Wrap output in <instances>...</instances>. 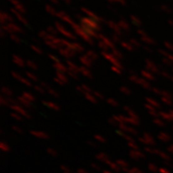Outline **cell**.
Segmentation results:
<instances>
[{
  "mask_svg": "<svg viewBox=\"0 0 173 173\" xmlns=\"http://www.w3.org/2000/svg\"><path fill=\"white\" fill-rule=\"evenodd\" d=\"M96 139L98 140V141L103 142V143H104L105 142V139L103 138L102 136H96Z\"/></svg>",
  "mask_w": 173,
  "mask_h": 173,
  "instance_id": "obj_15",
  "label": "cell"
},
{
  "mask_svg": "<svg viewBox=\"0 0 173 173\" xmlns=\"http://www.w3.org/2000/svg\"><path fill=\"white\" fill-rule=\"evenodd\" d=\"M130 157L136 161H138L140 159L145 157V154L140 151V150H131L130 151Z\"/></svg>",
  "mask_w": 173,
  "mask_h": 173,
  "instance_id": "obj_1",
  "label": "cell"
},
{
  "mask_svg": "<svg viewBox=\"0 0 173 173\" xmlns=\"http://www.w3.org/2000/svg\"><path fill=\"white\" fill-rule=\"evenodd\" d=\"M60 169L62 170L63 172H71V170L68 167H67L66 165H61Z\"/></svg>",
  "mask_w": 173,
  "mask_h": 173,
  "instance_id": "obj_12",
  "label": "cell"
},
{
  "mask_svg": "<svg viewBox=\"0 0 173 173\" xmlns=\"http://www.w3.org/2000/svg\"><path fill=\"white\" fill-rule=\"evenodd\" d=\"M138 173H144V172H143V171H140Z\"/></svg>",
  "mask_w": 173,
  "mask_h": 173,
  "instance_id": "obj_19",
  "label": "cell"
},
{
  "mask_svg": "<svg viewBox=\"0 0 173 173\" xmlns=\"http://www.w3.org/2000/svg\"><path fill=\"white\" fill-rule=\"evenodd\" d=\"M128 146L131 147L132 150H139L138 145H136V144H135V142H129Z\"/></svg>",
  "mask_w": 173,
  "mask_h": 173,
  "instance_id": "obj_9",
  "label": "cell"
},
{
  "mask_svg": "<svg viewBox=\"0 0 173 173\" xmlns=\"http://www.w3.org/2000/svg\"><path fill=\"white\" fill-rule=\"evenodd\" d=\"M75 173H78V172H75Z\"/></svg>",
  "mask_w": 173,
  "mask_h": 173,
  "instance_id": "obj_22",
  "label": "cell"
},
{
  "mask_svg": "<svg viewBox=\"0 0 173 173\" xmlns=\"http://www.w3.org/2000/svg\"><path fill=\"white\" fill-rule=\"evenodd\" d=\"M63 173H71V172H63Z\"/></svg>",
  "mask_w": 173,
  "mask_h": 173,
  "instance_id": "obj_20",
  "label": "cell"
},
{
  "mask_svg": "<svg viewBox=\"0 0 173 173\" xmlns=\"http://www.w3.org/2000/svg\"><path fill=\"white\" fill-rule=\"evenodd\" d=\"M147 168H148V170L150 171H151L153 173H156L157 171H159V169H160L156 164H152V163H150V164H147Z\"/></svg>",
  "mask_w": 173,
  "mask_h": 173,
  "instance_id": "obj_6",
  "label": "cell"
},
{
  "mask_svg": "<svg viewBox=\"0 0 173 173\" xmlns=\"http://www.w3.org/2000/svg\"><path fill=\"white\" fill-rule=\"evenodd\" d=\"M47 152L49 155L52 156H53V157H55L58 156L57 151H55V149H53V148H52V147H49V148H47Z\"/></svg>",
  "mask_w": 173,
  "mask_h": 173,
  "instance_id": "obj_8",
  "label": "cell"
},
{
  "mask_svg": "<svg viewBox=\"0 0 173 173\" xmlns=\"http://www.w3.org/2000/svg\"><path fill=\"white\" fill-rule=\"evenodd\" d=\"M32 134L34 135L35 136L39 137V138H41V139H47L48 138L47 135L45 134V133H43V132H41V131H32Z\"/></svg>",
  "mask_w": 173,
  "mask_h": 173,
  "instance_id": "obj_5",
  "label": "cell"
},
{
  "mask_svg": "<svg viewBox=\"0 0 173 173\" xmlns=\"http://www.w3.org/2000/svg\"><path fill=\"white\" fill-rule=\"evenodd\" d=\"M91 167L93 169L96 170V171H100V170H101V168L100 167V165L96 164V163H91Z\"/></svg>",
  "mask_w": 173,
  "mask_h": 173,
  "instance_id": "obj_11",
  "label": "cell"
},
{
  "mask_svg": "<svg viewBox=\"0 0 173 173\" xmlns=\"http://www.w3.org/2000/svg\"><path fill=\"white\" fill-rule=\"evenodd\" d=\"M0 149H1L2 151H3V152H7V151H9L10 147L6 143L1 142V144H0Z\"/></svg>",
  "mask_w": 173,
  "mask_h": 173,
  "instance_id": "obj_7",
  "label": "cell"
},
{
  "mask_svg": "<svg viewBox=\"0 0 173 173\" xmlns=\"http://www.w3.org/2000/svg\"><path fill=\"white\" fill-rule=\"evenodd\" d=\"M140 171V168H136V167H132V168H129L127 173H138Z\"/></svg>",
  "mask_w": 173,
  "mask_h": 173,
  "instance_id": "obj_10",
  "label": "cell"
},
{
  "mask_svg": "<svg viewBox=\"0 0 173 173\" xmlns=\"http://www.w3.org/2000/svg\"><path fill=\"white\" fill-rule=\"evenodd\" d=\"M89 144H90L91 145V146H93V147H96V144H93V143H91V142H90V143H89Z\"/></svg>",
  "mask_w": 173,
  "mask_h": 173,
  "instance_id": "obj_18",
  "label": "cell"
},
{
  "mask_svg": "<svg viewBox=\"0 0 173 173\" xmlns=\"http://www.w3.org/2000/svg\"><path fill=\"white\" fill-rule=\"evenodd\" d=\"M116 164H118L119 165V167H120V168H121V170L123 171H124V172H126V173H127V171H128V170H129V164L127 162V161H126V160H117L116 161Z\"/></svg>",
  "mask_w": 173,
  "mask_h": 173,
  "instance_id": "obj_2",
  "label": "cell"
},
{
  "mask_svg": "<svg viewBox=\"0 0 173 173\" xmlns=\"http://www.w3.org/2000/svg\"><path fill=\"white\" fill-rule=\"evenodd\" d=\"M76 172L78 173H89L88 171H86V169H84V168H79V169L77 170V171Z\"/></svg>",
  "mask_w": 173,
  "mask_h": 173,
  "instance_id": "obj_16",
  "label": "cell"
},
{
  "mask_svg": "<svg viewBox=\"0 0 173 173\" xmlns=\"http://www.w3.org/2000/svg\"><path fill=\"white\" fill-rule=\"evenodd\" d=\"M144 151H145L146 152L149 153V154H154V153H155V149H152L151 147H144Z\"/></svg>",
  "mask_w": 173,
  "mask_h": 173,
  "instance_id": "obj_13",
  "label": "cell"
},
{
  "mask_svg": "<svg viewBox=\"0 0 173 173\" xmlns=\"http://www.w3.org/2000/svg\"><path fill=\"white\" fill-rule=\"evenodd\" d=\"M27 173H33V172H27Z\"/></svg>",
  "mask_w": 173,
  "mask_h": 173,
  "instance_id": "obj_21",
  "label": "cell"
},
{
  "mask_svg": "<svg viewBox=\"0 0 173 173\" xmlns=\"http://www.w3.org/2000/svg\"><path fill=\"white\" fill-rule=\"evenodd\" d=\"M96 158L98 160L101 161V162L105 163V164L107 162V160H110L109 157L107 156V155H106L105 153H103V152H100V153H99V154H97L96 156Z\"/></svg>",
  "mask_w": 173,
  "mask_h": 173,
  "instance_id": "obj_4",
  "label": "cell"
},
{
  "mask_svg": "<svg viewBox=\"0 0 173 173\" xmlns=\"http://www.w3.org/2000/svg\"><path fill=\"white\" fill-rule=\"evenodd\" d=\"M159 172L160 173H170V171L165 168H160V169H159Z\"/></svg>",
  "mask_w": 173,
  "mask_h": 173,
  "instance_id": "obj_14",
  "label": "cell"
},
{
  "mask_svg": "<svg viewBox=\"0 0 173 173\" xmlns=\"http://www.w3.org/2000/svg\"><path fill=\"white\" fill-rule=\"evenodd\" d=\"M106 164L107 165L109 166V168H111V169L112 170V171H116V172H120V171H121V168L119 167V165L117 164H116V162H114V161H111V160H107V162L106 163Z\"/></svg>",
  "mask_w": 173,
  "mask_h": 173,
  "instance_id": "obj_3",
  "label": "cell"
},
{
  "mask_svg": "<svg viewBox=\"0 0 173 173\" xmlns=\"http://www.w3.org/2000/svg\"><path fill=\"white\" fill-rule=\"evenodd\" d=\"M103 173H112V172L110 171H108V170H103Z\"/></svg>",
  "mask_w": 173,
  "mask_h": 173,
  "instance_id": "obj_17",
  "label": "cell"
}]
</instances>
